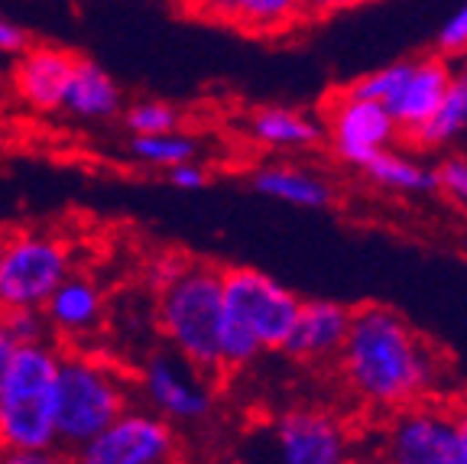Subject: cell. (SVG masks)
Masks as SVG:
<instances>
[{"label": "cell", "instance_id": "1", "mask_svg": "<svg viewBox=\"0 0 467 464\" xmlns=\"http://www.w3.org/2000/svg\"><path fill=\"white\" fill-rule=\"evenodd\" d=\"M348 393L370 413H396L438 396L445 357L389 305H360L335 357Z\"/></svg>", "mask_w": 467, "mask_h": 464}, {"label": "cell", "instance_id": "2", "mask_svg": "<svg viewBox=\"0 0 467 464\" xmlns=\"http://www.w3.org/2000/svg\"><path fill=\"white\" fill-rule=\"evenodd\" d=\"M302 299L276 276L254 267L221 273V374L254 364L266 351H283Z\"/></svg>", "mask_w": 467, "mask_h": 464}, {"label": "cell", "instance_id": "3", "mask_svg": "<svg viewBox=\"0 0 467 464\" xmlns=\"http://www.w3.org/2000/svg\"><path fill=\"white\" fill-rule=\"evenodd\" d=\"M133 403V377L91 348H66L58 364L56 436L62 455H78Z\"/></svg>", "mask_w": 467, "mask_h": 464}, {"label": "cell", "instance_id": "4", "mask_svg": "<svg viewBox=\"0 0 467 464\" xmlns=\"http://www.w3.org/2000/svg\"><path fill=\"white\" fill-rule=\"evenodd\" d=\"M66 348L56 338L20 344L0 384V448H58V364Z\"/></svg>", "mask_w": 467, "mask_h": 464}, {"label": "cell", "instance_id": "5", "mask_svg": "<svg viewBox=\"0 0 467 464\" xmlns=\"http://www.w3.org/2000/svg\"><path fill=\"white\" fill-rule=\"evenodd\" d=\"M221 273L224 267L195 260L175 276L172 283L156 290V328L172 354L204 370L208 377L221 374Z\"/></svg>", "mask_w": 467, "mask_h": 464}, {"label": "cell", "instance_id": "6", "mask_svg": "<svg viewBox=\"0 0 467 464\" xmlns=\"http://www.w3.org/2000/svg\"><path fill=\"white\" fill-rule=\"evenodd\" d=\"M75 269V250L62 234L23 227L0 247V309H43L56 286Z\"/></svg>", "mask_w": 467, "mask_h": 464}, {"label": "cell", "instance_id": "7", "mask_svg": "<svg viewBox=\"0 0 467 464\" xmlns=\"http://www.w3.org/2000/svg\"><path fill=\"white\" fill-rule=\"evenodd\" d=\"M451 79V66L441 56L400 58V62H389V66L360 75L354 85H348V91L383 104L400 127V133L412 137L438 111Z\"/></svg>", "mask_w": 467, "mask_h": 464}, {"label": "cell", "instance_id": "8", "mask_svg": "<svg viewBox=\"0 0 467 464\" xmlns=\"http://www.w3.org/2000/svg\"><path fill=\"white\" fill-rule=\"evenodd\" d=\"M373 464H458L454 403L431 396L389 413L373 445Z\"/></svg>", "mask_w": 467, "mask_h": 464}, {"label": "cell", "instance_id": "9", "mask_svg": "<svg viewBox=\"0 0 467 464\" xmlns=\"http://www.w3.org/2000/svg\"><path fill=\"white\" fill-rule=\"evenodd\" d=\"M133 393H140L146 409L160 413L172 426H198L214 409V377L169 348L146 354L133 377Z\"/></svg>", "mask_w": 467, "mask_h": 464}, {"label": "cell", "instance_id": "10", "mask_svg": "<svg viewBox=\"0 0 467 464\" xmlns=\"http://www.w3.org/2000/svg\"><path fill=\"white\" fill-rule=\"evenodd\" d=\"M266 464H344L354 451L348 422L321 406L285 409L266 428Z\"/></svg>", "mask_w": 467, "mask_h": 464}, {"label": "cell", "instance_id": "11", "mask_svg": "<svg viewBox=\"0 0 467 464\" xmlns=\"http://www.w3.org/2000/svg\"><path fill=\"white\" fill-rule=\"evenodd\" d=\"M75 458V455H72ZM91 464H179V428L143 403H130L95 442L78 451Z\"/></svg>", "mask_w": 467, "mask_h": 464}, {"label": "cell", "instance_id": "12", "mask_svg": "<svg viewBox=\"0 0 467 464\" xmlns=\"http://www.w3.org/2000/svg\"><path fill=\"white\" fill-rule=\"evenodd\" d=\"M325 137L337 160L354 169H364L373 156L396 143L400 127L383 104L350 95L344 88L341 95L331 98L328 111H325Z\"/></svg>", "mask_w": 467, "mask_h": 464}, {"label": "cell", "instance_id": "13", "mask_svg": "<svg viewBox=\"0 0 467 464\" xmlns=\"http://www.w3.org/2000/svg\"><path fill=\"white\" fill-rule=\"evenodd\" d=\"M39 312L49 338H56L62 348H85L108 322V296L91 273L72 269Z\"/></svg>", "mask_w": 467, "mask_h": 464}, {"label": "cell", "instance_id": "14", "mask_svg": "<svg viewBox=\"0 0 467 464\" xmlns=\"http://www.w3.org/2000/svg\"><path fill=\"white\" fill-rule=\"evenodd\" d=\"M75 58L78 56H72L68 49H58V46H26V49H20L16 52L14 72H10L14 95L29 111L58 114L68 75L75 69Z\"/></svg>", "mask_w": 467, "mask_h": 464}, {"label": "cell", "instance_id": "15", "mask_svg": "<svg viewBox=\"0 0 467 464\" xmlns=\"http://www.w3.org/2000/svg\"><path fill=\"white\" fill-rule=\"evenodd\" d=\"M350 305L335 299H302L283 354L299 364H328L337 357L350 328Z\"/></svg>", "mask_w": 467, "mask_h": 464}, {"label": "cell", "instance_id": "16", "mask_svg": "<svg viewBox=\"0 0 467 464\" xmlns=\"http://www.w3.org/2000/svg\"><path fill=\"white\" fill-rule=\"evenodd\" d=\"M250 185L273 202L306 211H325L337 198L335 182L328 175H321L318 169L302 166V163H263L250 175Z\"/></svg>", "mask_w": 467, "mask_h": 464}, {"label": "cell", "instance_id": "17", "mask_svg": "<svg viewBox=\"0 0 467 464\" xmlns=\"http://www.w3.org/2000/svg\"><path fill=\"white\" fill-rule=\"evenodd\" d=\"M192 10L202 14L204 20L227 23L244 33H256V37L289 33L302 20L299 0H195Z\"/></svg>", "mask_w": 467, "mask_h": 464}, {"label": "cell", "instance_id": "18", "mask_svg": "<svg viewBox=\"0 0 467 464\" xmlns=\"http://www.w3.org/2000/svg\"><path fill=\"white\" fill-rule=\"evenodd\" d=\"M124 111V98L117 81L104 72L91 58H75V69L68 75L66 95H62V108L58 114L72 117V121H110Z\"/></svg>", "mask_w": 467, "mask_h": 464}, {"label": "cell", "instance_id": "19", "mask_svg": "<svg viewBox=\"0 0 467 464\" xmlns=\"http://www.w3.org/2000/svg\"><path fill=\"white\" fill-rule=\"evenodd\" d=\"M244 133L260 150L299 153L312 150L325 140V123L296 108H260L247 117Z\"/></svg>", "mask_w": 467, "mask_h": 464}, {"label": "cell", "instance_id": "20", "mask_svg": "<svg viewBox=\"0 0 467 464\" xmlns=\"http://www.w3.org/2000/svg\"><path fill=\"white\" fill-rule=\"evenodd\" d=\"M360 173L377 185V189L400 192V195H425V192H435V169L422 166L412 156H402L396 146L383 150L379 156H373Z\"/></svg>", "mask_w": 467, "mask_h": 464}, {"label": "cell", "instance_id": "21", "mask_svg": "<svg viewBox=\"0 0 467 464\" xmlns=\"http://www.w3.org/2000/svg\"><path fill=\"white\" fill-rule=\"evenodd\" d=\"M464 131H467V81L451 79L438 111L409 140L416 146H422V150H435V146H445L451 140H458Z\"/></svg>", "mask_w": 467, "mask_h": 464}, {"label": "cell", "instance_id": "22", "mask_svg": "<svg viewBox=\"0 0 467 464\" xmlns=\"http://www.w3.org/2000/svg\"><path fill=\"white\" fill-rule=\"evenodd\" d=\"M130 160L150 169H172L179 163L198 160V140L182 131L166 133H133Z\"/></svg>", "mask_w": 467, "mask_h": 464}, {"label": "cell", "instance_id": "23", "mask_svg": "<svg viewBox=\"0 0 467 464\" xmlns=\"http://www.w3.org/2000/svg\"><path fill=\"white\" fill-rule=\"evenodd\" d=\"M124 114L127 131L133 133H166V131H179V123H182V114L172 108L169 101H153V98H146V101H137L130 108L120 111Z\"/></svg>", "mask_w": 467, "mask_h": 464}, {"label": "cell", "instance_id": "24", "mask_svg": "<svg viewBox=\"0 0 467 464\" xmlns=\"http://www.w3.org/2000/svg\"><path fill=\"white\" fill-rule=\"evenodd\" d=\"M438 192H445L454 205L467 211V156H448L441 166L435 169Z\"/></svg>", "mask_w": 467, "mask_h": 464}, {"label": "cell", "instance_id": "25", "mask_svg": "<svg viewBox=\"0 0 467 464\" xmlns=\"http://www.w3.org/2000/svg\"><path fill=\"white\" fill-rule=\"evenodd\" d=\"M0 312H4V309H0ZM4 319H7L10 332L16 334V342H20V344L49 338V332H46V322H43V312H39V309H7V312H4Z\"/></svg>", "mask_w": 467, "mask_h": 464}, {"label": "cell", "instance_id": "26", "mask_svg": "<svg viewBox=\"0 0 467 464\" xmlns=\"http://www.w3.org/2000/svg\"><path fill=\"white\" fill-rule=\"evenodd\" d=\"M192 263L189 254H175V250H166V254L153 257L150 260V267H146V283H150V290H162L166 283H172L175 276L182 273L185 267Z\"/></svg>", "mask_w": 467, "mask_h": 464}, {"label": "cell", "instance_id": "27", "mask_svg": "<svg viewBox=\"0 0 467 464\" xmlns=\"http://www.w3.org/2000/svg\"><path fill=\"white\" fill-rule=\"evenodd\" d=\"M467 49V4L458 7L438 29V52L445 56H461Z\"/></svg>", "mask_w": 467, "mask_h": 464}, {"label": "cell", "instance_id": "28", "mask_svg": "<svg viewBox=\"0 0 467 464\" xmlns=\"http://www.w3.org/2000/svg\"><path fill=\"white\" fill-rule=\"evenodd\" d=\"M166 175H169V185H175V189H182V192H202L204 185L212 182L208 169H204L198 160L179 163V166L166 169Z\"/></svg>", "mask_w": 467, "mask_h": 464}, {"label": "cell", "instance_id": "29", "mask_svg": "<svg viewBox=\"0 0 467 464\" xmlns=\"http://www.w3.org/2000/svg\"><path fill=\"white\" fill-rule=\"evenodd\" d=\"M0 464H68V455H62L58 448H49V451L0 448Z\"/></svg>", "mask_w": 467, "mask_h": 464}, {"label": "cell", "instance_id": "30", "mask_svg": "<svg viewBox=\"0 0 467 464\" xmlns=\"http://www.w3.org/2000/svg\"><path fill=\"white\" fill-rule=\"evenodd\" d=\"M302 4V16H328V14H341V10H354L373 4V0H299Z\"/></svg>", "mask_w": 467, "mask_h": 464}, {"label": "cell", "instance_id": "31", "mask_svg": "<svg viewBox=\"0 0 467 464\" xmlns=\"http://www.w3.org/2000/svg\"><path fill=\"white\" fill-rule=\"evenodd\" d=\"M20 49H26V33H23V26H16L7 16H0V56H16Z\"/></svg>", "mask_w": 467, "mask_h": 464}, {"label": "cell", "instance_id": "32", "mask_svg": "<svg viewBox=\"0 0 467 464\" xmlns=\"http://www.w3.org/2000/svg\"><path fill=\"white\" fill-rule=\"evenodd\" d=\"M16 351H20V342H16V334L10 332L7 319H4V312H0V384H4V377H7Z\"/></svg>", "mask_w": 467, "mask_h": 464}, {"label": "cell", "instance_id": "33", "mask_svg": "<svg viewBox=\"0 0 467 464\" xmlns=\"http://www.w3.org/2000/svg\"><path fill=\"white\" fill-rule=\"evenodd\" d=\"M454 422H458V464H467V399L454 403Z\"/></svg>", "mask_w": 467, "mask_h": 464}, {"label": "cell", "instance_id": "34", "mask_svg": "<svg viewBox=\"0 0 467 464\" xmlns=\"http://www.w3.org/2000/svg\"><path fill=\"white\" fill-rule=\"evenodd\" d=\"M451 72H454V79H464L467 81V49L458 56V69H451Z\"/></svg>", "mask_w": 467, "mask_h": 464}, {"label": "cell", "instance_id": "35", "mask_svg": "<svg viewBox=\"0 0 467 464\" xmlns=\"http://www.w3.org/2000/svg\"><path fill=\"white\" fill-rule=\"evenodd\" d=\"M68 464H91V461H88V458H78V455H75V458H68Z\"/></svg>", "mask_w": 467, "mask_h": 464}, {"label": "cell", "instance_id": "36", "mask_svg": "<svg viewBox=\"0 0 467 464\" xmlns=\"http://www.w3.org/2000/svg\"><path fill=\"white\" fill-rule=\"evenodd\" d=\"M185 4H189V7H192V4H195V0H185Z\"/></svg>", "mask_w": 467, "mask_h": 464}, {"label": "cell", "instance_id": "37", "mask_svg": "<svg viewBox=\"0 0 467 464\" xmlns=\"http://www.w3.org/2000/svg\"><path fill=\"white\" fill-rule=\"evenodd\" d=\"M0 247H4V234H0Z\"/></svg>", "mask_w": 467, "mask_h": 464}, {"label": "cell", "instance_id": "38", "mask_svg": "<svg viewBox=\"0 0 467 464\" xmlns=\"http://www.w3.org/2000/svg\"><path fill=\"white\" fill-rule=\"evenodd\" d=\"M344 464H360V461H344Z\"/></svg>", "mask_w": 467, "mask_h": 464}]
</instances>
